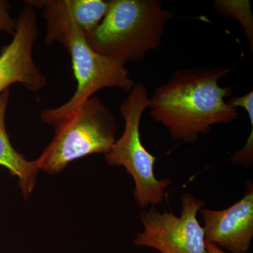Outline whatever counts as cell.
Here are the masks:
<instances>
[{"mask_svg":"<svg viewBox=\"0 0 253 253\" xmlns=\"http://www.w3.org/2000/svg\"><path fill=\"white\" fill-rule=\"evenodd\" d=\"M230 71L204 68L176 71L150 98V115L167 128L174 140L194 144L199 134H208L214 125L228 124L237 118L236 109L225 101L233 88L219 84Z\"/></svg>","mask_w":253,"mask_h":253,"instance_id":"cell-1","label":"cell"},{"mask_svg":"<svg viewBox=\"0 0 253 253\" xmlns=\"http://www.w3.org/2000/svg\"><path fill=\"white\" fill-rule=\"evenodd\" d=\"M44 18L46 45L58 42L66 49L78 84L74 94L66 103L42 111L43 122L54 126L104 88H118L126 93L131 90L135 83L125 66L91 49L84 32L76 23L48 12H44Z\"/></svg>","mask_w":253,"mask_h":253,"instance_id":"cell-2","label":"cell"},{"mask_svg":"<svg viewBox=\"0 0 253 253\" xmlns=\"http://www.w3.org/2000/svg\"><path fill=\"white\" fill-rule=\"evenodd\" d=\"M173 15L158 0H111L107 14L85 34L86 41L96 53L123 66L139 62L161 45Z\"/></svg>","mask_w":253,"mask_h":253,"instance_id":"cell-3","label":"cell"},{"mask_svg":"<svg viewBox=\"0 0 253 253\" xmlns=\"http://www.w3.org/2000/svg\"><path fill=\"white\" fill-rule=\"evenodd\" d=\"M55 134L37 159L40 170L55 174L94 154H109L116 141V118L98 97H91L54 125Z\"/></svg>","mask_w":253,"mask_h":253,"instance_id":"cell-4","label":"cell"},{"mask_svg":"<svg viewBox=\"0 0 253 253\" xmlns=\"http://www.w3.org/2000/svg\"><path fill=\"white\" fill-rule=\"evenodd\" d=\"M149 97L144 84L135 83L127 96L120 105V112L125 121V129L116 139L105 161L112 167L126 168L134 179V199L142 209L161 204L166 189L172 182L159 180L155 175L156 157L150 154L141 140L140 122L145 110L149 107Z\"/></svg>","mask_w":253,"mask_h":253,"instance_id":"cell-5","label":"cell"},{"mask_svg":"<svg viewBox=\"0 0 253 253\" xmlns=\"http://www.w3.org/2000/svg\"><path fill=\"white\" fill-rule=\"evenodd\" d=\"M204 206L202 200L185 192L181 195L179 217L154 207L142 209L139 217L144 231L136 235L134 244L161 253H207L204 228L197 219Z\"/></svg>","mask_w":253,"mask_h":253,"instance_id":"cell-6","label":"cell"},{"mask_svg":"<svg viewBox=\"0 0 253 253\" xmlns=\"http://www.w3.org/2000/svg\"><path fill=\"white\" fill-rule=\"evenodd\" d=\"M16 23L12 41L0 53V93L15 83L36 92L46 86L47 78L33 59V47L39 33L35 9L26 5Z\"/></svg>","mask_w":253,"mask_h":253,"instance_id":"cell-7","label":"cell"},{"mask_svg":"<svg viewBox=\"0 0 253 253\" xmlns=\"http://www.w3.org/2000/svg\"><path fill=\"white\" fill-rule=\"evenodd\" d=\"M206 242L231 253H249L253 238V184L249 179L245 194L230 207L221 211L202 208Z\"/></svg>","mask_w":253,"mask_h":253,"instance_id":"cell-8","label":"cell"},{"mask_svg":"<svg viewBox=\"0 0 253 253\" xmlns=\"http://www.w3.org/2000/svg\"><path fill=\"white\" fill-rule=\"evenodd\" d=\"M25 4L71 20L84 34L94 31L109 11L111 0H28Z\"/></svg>","mask_w":253,"mask_h":253,"instance_id":"cell-9","label":"cell"},{"mask_svg":"<svg viewBox=\"0 0 253 253\" xmlns=\"http://www.w3.org/2000/svg\"><path fill=\"white\" fill-rule=\"evenodd\" d=\"M9 89L0 93V166L16 176L23 197L27 199L33 192L38 180L40 169L38 161H28L20 154L10 141L5 125V116L9 104Z\"/></svg>","mask_w":253,"mask_h":253,"instance_id":"cell-10","label":"cell"},{"mask_svg":"<svg viewBox=\"0 0 253 253\" xmlns=\"http://www.w3.org/2000/svg\"><path fill=\"white\" fill-rule=\"evenodd\" d=\"M214 8L221 16L235 19L242 26L249 41L250 50L253 49V17L251 2L248 0H217Z\"/></svg>","mask_w":253,"mask_h":253,"instance_id":"cell-11","label":"cell"},{"mask_svg":"<svg viewBox=\"0 0 253 253\" xmlns=\"http://www.w3.org/2000/svg\"><path fill=\"white\" fill-rule=\"evenodd\" d=\"M9 1L0 0V35L6 33L14 36L16 31V18L11 17L9 13Z\"/></svg>","mask_w":253,"mask_h":253,"instance_id":"cell-12","label":"cell"},{"mask_svg":"<svg viewBox=\"0 0 253 253\" xmlns=\"http://www.w3.org/2000/svg\"><path fill=\"white\" fill-rule=\"evenodd\" d=\"M206 249L207 253H231L222 251L220 248L218 247L216 245L211 244V243L206 242Z\"/></svg>","mask_w":253,"mask_h":253,"instance_id":"cell-13","label":"cell"}]
</instances>
